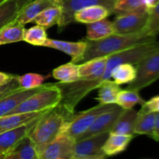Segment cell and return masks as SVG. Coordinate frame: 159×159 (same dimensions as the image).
Segmentation results:
<instances>
[{"instance_id":"1","label":"cell","mask_w":159,"mask_h":159,"mask_svg":"<svg viewBox=\"0 0 159 159\" xmlns=\"http://www.w3.org/2000/svg\"><path fill=\"white\" fill-rule=\"evenodd\" d=\"M159 48L157 40L138 44L120 52L108 56L105 70L98 79H80L76 82L57 83L61 91V99L57 107L69 115L74 114L77 104L93 89H98L103 82L111 78L113 69L124 63L138 65L143 58Z\"/></svg>"},{"instance_id":"37","label":"cell","mask_w":159,"mask_h":159,"mask_svg":"<svg viewBox=\"0 0 159 159\" xmlns=\"http://www.w3.org/2000/svg\"><path fill=\"white\" fill-rule=\"evenodd\" d=\"M155 141H159V112L156 113L155 114V126H154L153 130V136H152Z\"/></svg>"},{"instance_id":"12","label":"cell","mask_w":159,"mask_h":159,"mask_svg":"<svg viewBox=\"0 0 159 159\" xmlns=\"http://www.w3.org/2000/svg\"><path fill=\"white\" fill-rule=\"evenodd\" d=\"M43 47L62 51L71 56V62L79 64L86 48V41L84 40L78 42H69L47 38Z\"/></svg>"},{"instance_id":"33","label":"cell","mask_w":159,"mask_h":159,"mask_svg":"<svg viewBox=\"0 0 159 159\" xmlns=\"http://www.w3.org/2000/svg\"><path fill=\"white\" fill-rule=\"evenodd\" d=\"M146 6L145 0H116L112 13L116 15L127 13Z\"/></svg>"},{"instance_id":"8","label":"cell","mask_w":159,"mask_h":159,"mask_svg":"<svg viewBox=\"0 0 159 159\" xmlns=\"http://www.w3.org/2000/svg\"><path fill=\"white\" fill-rule=\"evenodd\" d=\"M110 133L93 135L83 139L77 140L75 145L73 159H104L107 155L102 151V146Z\"/></svg>"},{"instance_id":"23","label":"cell","mask_w":159,"mask_h":159,"mask_svg":"<svg viewBox=\"0 0 159 159\" xmlns=\"http://www.w3.org/2000/svg\"><path fill=\"white\" fill-rule=\"evenodd\" d=\"M86 39L97 40L115 34L113 22L107 19L86 24Z\"/></svg>"},{"instance_id":"30","label":"cell","mask_w":159,"mask_h":159,"mask_svg":"<svg viewBox=\"0 0 159 159\" xmlns=\"http://www.w3.org/2000/svg\"><path fill=\"white\" fill-rule=\"evenodd\" d=\"M142 31L149 37L157 38L159 34V1L148 9L147 22Z\"/></svg>"},{"instance_id":"13","label":"cell","mask_w":159,"mask_h":159,"mask_svg":"<svg viewBox=\"0 0 159 159\" xmlns=\"http://www.w3.org/2000/svg\"><path fill=\"white\" fill-rule=\"evenodd\" d=\"M61 6V0H34L19 12L16 20L23 25L27 24L46 9Z\"/></svg>"},{"instance_id":"21","label":"cell","mask_w":159,"mask_h":159,"mask_svg":"<svg viewBox=\"0 0 159 159\" xmlns=\"http://www.w3.org/2000/svg\"><path fill=\"white\" fill-rule=\"evenodd\" d=\"M133 138L130 135L110 133L102 146V151L107 157L118 155L127 149Z\"/></svg>"},{"instance_id":"25","label":"cell","mask_w":159,"mask_h":159,"mask_svg":"<svg viewBox=\"0 0 159 159\" xmlns=\"http://www.w3.org/2000/svg\"><path fill=\"white\" fill-rule=\"evenodd\" d=\"M52 75L54 79L64 83L76 82L80 79L79 65L71 61L60 65L53 70Z\"/></svg>"},{"instance_id":"16","label":"cell","mask_w":159,"mask_h":159,"mask_svg":"<svg viewBox=\"0 0 159 159\" xmlns=\"http://www.w3.org/2000/svg\"><path fill=\"white\" fill-rule=\"evenodd\" d=\"M45 85L46 84H43L40 86L34 89H23L0 99V117L7 115L9 112H11L17 106L20 105L23 101L43 88Z\"/></svg>"},{"instance_id":"18","label":"cell","mask_w":159,"mask_h":159,"mask_svg":"<svg viewBox=\"0 0 159 159\" xmlns=\"http://www.w3.org/2000/svg\"><path fill=\"white\" fill-rule=\"evenodd\" d=\"M137 116L138 111L133 108L124 109L110 133L134 136Z\"/></svg>"},{"instance_id":"19","label":"cell","mask_w":159,"mask_h":159,"mask_svg":"<svg viewBox=\"0 0 159 159\" xmlns=\"http://www.w3.org/2000/svg\"><path fill=\"white\" fill-rule=\"evenodd\" d=\"M110 14H111V12L105 6L101 5H94L77 11L75 13V21L88 24L107 19Z\"/></svg>"},{"instance_id":"31","label":"cell","mask_w":159,"mask_h":159,"mask_svg":"<svg viewBox=\"0 0 159 159\" xmlns=\"http://www.w3.org/2000/svg\"><path fill=\"white\" fill-rule=\"evenodd\" d=\"M19 13L17 5L14 0H6L0 6V30L16 18Z\"/></svg>"},{"instance_id":"14","label":"cell","mask_w":159,"mask_h":159,"mask_svg":"<svg viewBox=\"0 0 159 159\" xmlns=\"http://www.w3.org/2000/svg\"><path fill=\"white\" fill-rule=\"evenodd\" d=\"M48 110L33 113L9 114L0 117V134L26 125L44 114Z\"/></svg>"},{"instance_id":"40","label":"cell","mask_w":159,"mask_h":159,"mask_svg":"<svg viewBox=\"0 0 159 159\" xmlns=\"http://www.w3.org/2000/svg\"><path fill=\"white\" fill-rule=\"evenodd\" d=\"M6 1V0H0V6H1V5L2 4L3 2H5Z\"/></svg>"},{"instance_id":"24","label":"cell","mask_w":159,"mask_h":159,"mask_svg":"<svg viewBox=\"0 0 159 159\" xmlns=\"http://www.w3.org/2000/svg\"><path fill=\"white\" fill-rule=\"evenodd\" d=\"M155 114L156 113L147 112L143 109H141L138 112V116L135 122V134L147 135L152 138L155 122Z\"/></svg>"},{"instance_id":"38","label":"cell","mask_w":159,"mask_h":159,"mask_svg":"<svg viewBox=\"0 0 159 159\" xmlns=\"http://www.w3.org/2000/svg\"><path fill=\"white\" fill-rule=\"evenodd\" d=\"M15 77L14 75L6 74L4 72H0V85H2L4 84L7 83L9 81L12 80Z\"/></svg>"},{"instance_id":"34","label":"cell","mask_w":159,"mask_h":159,"mask_svg":"<svg viewBox=\"0 0 159 159\" xmlns=\"http://www.w3.org/2000/svg\"><path fill=\"white\" fill-rule=\"evenodd\" d=\"M20 86L23 89H34L43 85L46 77L36 73H27L21 76H16Z\"/></svg>"},{"instance_id":"15","label":"cell","mask_w":159,"mask_h":159,"mask_svg":"<svg viewBox=\"0 0 159 159\" xmlns=\"http://www.w3.org/2000/svg\"><path fill=\"white\" fill-rule=\"evenodd\" d=\"M0 159H39V157L32 140L27 134L9 152L1 154Z\"/></svg>"},{"instance_id":"17","label":"cell","mask_w":159,"mask_h":159,"mask_svg":"<svg viewBox=\"0 0 159 159\" xmlns=\"http://www.w3.org/2000/svg\"><path fill=\"white\" fill-rule=\"evenodd\" d=\"M37 120L26 125L0 134V155L9 152L22 138L26 136Z\"/></svg>"},{"instance_id":"32","label":"cell","mask_w":159,"mask_h":159,"mask_svg":"<svg viewBox=\"0 0 159 159\" xmlns=\"http://www.w3.org/2000/svg\"><path fill=\"white\" fill-rule=\"evenodd\" d=\"M46 29L40 25H36L30 29L25 30L23 40L35 46H43L47 40Z\"/></svg>"},{"instance_id":"35","label":"cell","mask_w":159,"mask_h":159,"mask_svg":"<svg viewBox=\"0 0 159 159\" xmlns=\"http://www.w3.org/2000/svg\"><path fill=\"white\" fill-rule=\"evenodd\" d=\"M16 76L17 75H15V77L7 83L0 85V99L4 98L5 96H8V95L12 94V93L19 91L20 89H23L20 86Z\"/></svg>"},{"instance_id":"27","label":"cell","mask_w":159,"mask_h":159,"mask_svg":"<svg viewBox=\"0 0 159 159\" xmlns=\"http://www.w3.org/2000/svg\"><path fill=\"white\" fill-rule=\"evenodd\" d=\"M137 76V68L133 64L124 63L118 65L113 69L111 78L118 85L129 84L133 82Z\"/></svg>"},{"instance_id":"10","label":"cell","mask_w":159,"mask_h":159,"mask_svg":"<svg viewBox=\"0 0 159 159\" xmlns=\"http://www.w3.org/2000/svg\"><path fill=\"white\" fill-rule=\"evenodd\" d=\"M75 142L69 135L60 134L45 148L39 159H73Z\"/></svg>"},{"instance_id":"29","label":"cell","mask_w":159,"mask_h":159,"mask_svg":"<svg viewBox=\"0 0 159 159\" xmlns=\"http://www.w3.org/2000/svg\"><path fill=\"white\" fill-rule=\"evenodd\" d=\"M145 100L140 96L139 91L134 89H121L116 97V104L123 109L133 108L134 106H142Z\"/></svg>"},{"instance_id":"4","label":"cell","mask_w":159,"mask_h":159,"mask_svg":"<svg viewBox=\"0 0 159 159\" xmlns=\"http://www.w3.org/2000/svg\"><path fill=\"white\" fill-rule=\"evenodd\" d=\"M61 99V91L57 83L46 84L43 88L23 101L7 115L51 110L57 107Z\"/></svg>"},{"instance_id":"22","label":"cell","mask_w":159,"mask_h":159,"mask_svg":"<svg viewBox=\"0 0 159 159\" xmlns=\"http://www.w3.org/2000/svg\"><path fill=\"white\" fill-rule=\"evenodd\" d=\"M25 30L24 25L15 19L0 30V45L16 43L23 40Z\"/></svg>"},{"instance_id":"39","label":"cell","mask_w":159,"mask_h":159,"mask_svg":"<svg viewBox=\"0 0 159 159\" xmlns=\"http://www.w3.org/2000/svg\"><path fill=\"white\" fill-rule=\"evenodd\" d=\"M14 1H15L16 3L17 7H18V9H19V12H20V11L22 9H23L26 5H28L30 2L34 1V0H14Z\"/></svg>"},{"instance_id":"41","label":"cell","mask_w":159,"mask_h":159,"mask_svg":"<svg viewBox=\"0 0 159 159\" xmlns=\"http://www.w3.org/2000/svg\"><path fill=\"white\" fill-rule=\"evenodd\" d=\"M158 1H159V0H155V3H156Z\"/></svg>"},{"instance_id":"7","label":"cell","mask_w":159,"mask_h":159,"mask_svg":"<svg viewBox=\"0 0 159 159\" xmlns=\"http://www.w3.org/2000/svg\"><path fill=\"white\" fill-rule=\"evenodd\" d=\"M148 16L147 6L132 12L116 15L113 22L115 34H130L140 32L144 27Z\"/></svg>"},{"instance_id":"5","label":"cell","mask_w":159,"mask_h":159,"mask_svg":"<svg viewBox=\"0 0 159 159\" xmlns=\"http://www.w3.org/2000/svg\"><path fill=\"white\" fill-rule=\"evenodd\" d=\"M116 103L113 104H100L80 112L77 114H73L71 119L69 120L65 126L64 131L66 134L69 135L71 138L78 140L81 135L85 133L89 127L92 125L95 120L102 113L111 110L116 106Z\"/></svg>"},{"instance_id":"26","label":"cell","mask_w":159,"mask_h":159,"mask_svg":"<svg viewBox=\"0 0 159 159\" xmlns=\"http://www.w3.org/2000/svg\"><path fill=\"white\" fill-rule=\"evenodd\" d=\"M99 94L96 98L100 104L116 103V97L120 91V85L116 84L110 79L105 81L99 87Z\"/></svg>"},{"instance_id":"2","label":"cell","mask_w":159,"mask_h":159,"mask_svg":"<svg viewBox=\"0 0 159 159\" xmlns=\"http://www.w3.org/2000/svg\"><path fill=\"white\" fill-rule=\"evenodd\" d=\"M157 40L146 35L142 30L130 34H113L97 40L85 39L86 48L79 64L96 57L111 55L138 44Z\"/></svg>"},{"instance_id":"36","label":"cell","mask_w":159,"mask_h":159,"mask_svg":"<svg viewBox=\"0 0 159 159\" xmlns=\"http://www.w3.org/2000/svg\"><path fill=\"white\" fill-rule=\"evenodd\" d=\"M141 109L147 112H153L158 113L159 112V96L152 97L141 106Z\"/></svg>"},{"instance_id":"3","label":"cell","mask_w":159,"mask_h":159,"mask_svg":"<svg viewBox=\"0 0 159 159\" xmlns=\"http://www.w3.org/2000/svg\"><path fill=\"white\" fill-rule=\"evenodd\" d=\"M72 116L56 107L48 110L35 121L28 135L35 146L39 158L45 148L64 131Z\"/></svg>"},{"instance_id":"28","label":"cell","mask_w":159,"mask_h":159,"mask_svg":"<svg viewBox=\"0 0 159 159\" xmlns=\"http://www.w3.org/2000/svg\"><path fill=\"white\" fill-rule=\"evenodd\" d=\"M61 15V6L51 7L46 9L37 16L31 23L43 26L45 29L51 27L54 25H57Z\"/></svg>"},{"instance_id":"6","label":"cell","mask_w":159,"mask_h":159,"mask_svg":"<svg viewBox=\"0 0 159 159\" xmlns=\"http://www.w3.org/2000/svg\"><path fill=\"white\" fill-rule=\"evenodd\" d=\"M136 65V79L129 83L127 89L140 91L159 79V48L146 56Z\"/></svg>"},{"instance_id":"9","label":"cell","mask_w":159,"mask_h":159,"mask_svg":"<svg viewBox=\"0 0 159 159\" xmlns=\"http://www.w3.org/2000/svg\"><path fill=\"white\" fill-rule=\"evenodd\" d=\"M115 2L116 0H61V15L57 23L59 30L64 29L70 23L75 22V13L88 6L101 5L107 8L112 13Z\"/></svg>"},{"instance_id":"11","label":"cell","mask_w":159,"mask_h":159,"mask_svg":"<svg viewBox=\"0 0 159 159\" xmlns=\"http://www.w3.org/2000/svg\"><path fill=\"white\" fill-rule=\"evenodd\" d=\"M124 109L116 105L113 109L99 115L88 130L81 135L78 140L89 138L102 133H110ZM77 141V140H76Z\"/></svg>"},{"instance_id":"20","label":"cell","mask_w":159,"mask_h":159,"mask_svg":"<svg viewBox=\"0 0 159 159\" xmlns=\"http://www.w3.org/2000/svg\"><path fill=\"white\" fill-rule=\"evenodd\" d=\"M108 56L91 59L79 64V71L80 79H98L105 70Z\"/></svg>"}]
</instances>
